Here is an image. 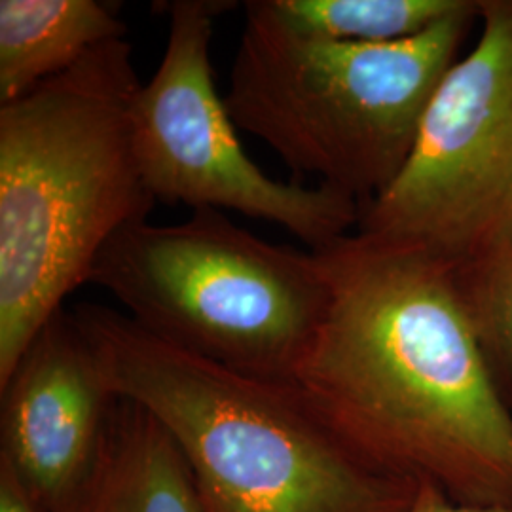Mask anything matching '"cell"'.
<instances>
[{"label":"cell","instance_id":"cell-1","mask_svg":"<svg viewBox=\"0 0 512 512\" xmlns=\"http://www.w3.org/2000/svg\"><path fill=\"white\" fill-rule=\"evenodd\" d=\"M329 306L291 382L349 450L475 505L512 499V416L452 268L357 232L313 251Z\"/></svg>","mask_w":512,"mask_h":512},{"label":"cell","instance_id":"cell-2","mask_svg":"<svg viewBox=\"0 0 512 512\" xmlns=\"http://www.w3.org/2000/svg\"><path fill=\"white\" fill-rule=\"evenodd\" d=\"M128 38L0 105V385L154 196L133 147Z\"/></svg>","mask_w":512,"mask_h":512},{"label":"cell","instance_id":"cell-3","mask_svg":"<svg viewBox=\"0 0 512 512\" xmlns=\"http://www.w3.org/2000/svg\"><path fill=\"white\" fill-rule=\"evenodd\" d=\"M73 315L110 391L177 444L203 512H401L416 492L355 456L293 382L211 363L107 306Z\"/></svg>","mask_w":512,"mask_h":512},{"label":"cell","instance_id":"cell-4","mask_svg":"<svg viewBox=\"0 0 512 512\" xmlns=\"http://www.w3.org/2000/svg\"><path fill=\"white\" fill-rule=\"evenodd\" d=\"M478 14L465 0L416 37L355 44L296 35L262 0L245 2L226 109L294 173L365 207L401 173Z\"/></svg>","mask_w":512,"mask_h":512},{"label":"cell","instance_id":"cell-5","mask_svg":"<svg viewBox=\"0 0 512 512\" xmlns=\"http://www.w3.org/2000/svg\"><path fill=\"white\" fill-rule=\"evenodd\" d=\"M90 283L167 344L279 382H291L330 298L317 253L256 238L217 209L129 224L97 256Z\"/></svg>","mask_w":512,"mask_h":512},{"label":"cell","instance_id":"cell-6","mask_svg":"<svg viewBox=\"0 0 512 512\" xmlns=\"http://www.w3.org/2000/svg\"><path fill=\"white\" fill-rule=\"evenodd\" d=\"M480 37L433 93L397 179L357 234L452 270L512 247V0H480Z\"/></svg>","mask_w":512,"mask_h":512},{"label":"cell","instance_id":"cell-7","mask_svg":"<svg viewBox=\"0 0 512 512\" xmlns=\"http://www.w3.org/2000/svg\"><path fill=\"white\" fill-rule=\"evenodd\" d=\"M169 18L164 57L131 107L135 156L156 202L236 211L327 249L357 230L361 205L327 188L281 183L245 154L213 78L215 19L234 2H160Z\"/></svg>","mask_w":512,"mask_h":512},{"label":"cell","instance_id":"cell-8","mask_svg":"<svg viewBox=\"0 0 512 512\" xmlns=\"http://www.w3.org/2000/svg\"><path fill=\"white\" fill-rule=\"evenodd\" d=\"M0 459L46 512H63L88 480L114 393L61 308L0 385Z\"/></svg>","mask_w":512,"mask_h":512},{"label":"cell","instance_id":"cell-9","mask_svg":"<svg viewBox=\"0 0 512 512\" xmlns=\"http://www.w3.org/2000/svg\"><path fill=\"white\" fill-rule=\"evenodd\" d=\"M63 512H203L183 454L148 410L114 397L92 473Z\"/></svg>","mask_w":512,"mask_h":512},{"label":"cell","instance_id":"cell-10","mask_svg":"<svg viewBox=\"0 0 512 512\" xmlns=\"http://www.w3.org/2000/svg\"><path fill=\"white\" fill-rule=\"evenodd\" d=\"M120 4L0 0V105L67 73L95 48L126 38Z\"/></svg>","mask_w":512,"mask_h":512},{"label":"cell","instance_id":"cell-11","mask_svg":"<svg viewBox=\"0 0 512 512\" xmlns=\"http://www.w3.org/2000/svg\"><path fill=\"white\" fill-rule=\"evenodd\" d=\"M285 29L302 37L385 44L416 37L465 0H262Z\"/></svg>","mask_w":512,"mask_h":512},{"label":"cell","instance_id":"cell-12","mask_svg":"<svg viewBox=\"0 0 512 512\" xmlns=\"http://www.w3.org/2000/svg\"><path fill=\"white\" fill-rule=\"evenodd\" d=\"M452 272L486 361L512 370V247Z\"/></svg>","mask_w":512,"mask_h":512},{"label":"cell","instance_id":"cell-13","mask_svg":"<svg viewBox=\"0 0 512 512\" xmlns=\"http://www.w3.org/2000/svg\"><path fill=\"white\" fill-rule=\"evenodd\" d=\"M401 512H512L509 505H454L435 484L420 482Z\"/></svg>","mask_w":512,"mask_h":512},{"label":"cell","instance_id":"cell-14","mask_svg":"<svg viewBox=\"0 0 512 512\" xmlns=\"http://www.w3.org/2000/svg\"><path fill=\"white\" fill-rule=\"evenodd\" d=\"M0 512H46L21 484L14 469L0 459Z\"/></svg>","mask_w":512,"mask_h":512}]
</instances>
